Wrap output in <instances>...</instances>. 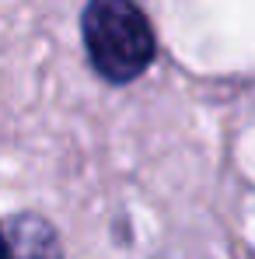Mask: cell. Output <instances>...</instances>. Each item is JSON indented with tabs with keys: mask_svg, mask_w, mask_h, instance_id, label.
Listing matches in <instances>:
<instances>
[{
	"mask_svg": "<svg viewBox=\"0 0 255 259\" xmlns=\"http://www.w3.org/2000/svg\"><path fill=\"white\" fill-rule=\"evenodd\" d=\"M81 35L91 70L109 84H129L150 70L158 35L136 0H87Z\"/></svg>",
	"mask_w": 255,
	"mask_h": 259,
	"instance_id": "1",
	"label": "cell"
},
{
	"mask_svg": "<svg viewBox=\"0 0 255 259\" xmlns=\"http://www.w3.org/2000/svg\"><path fill=\"white\" fill-rule=\"evenodd\" d=\"M11 259H63L56 228L39 214H14L7 221Z\"/></svg>",
	"mask_w": 255,
	"mask_h": 259,
	"instance_id": "2",
	"label": "cell"
}]
</instances>
